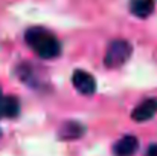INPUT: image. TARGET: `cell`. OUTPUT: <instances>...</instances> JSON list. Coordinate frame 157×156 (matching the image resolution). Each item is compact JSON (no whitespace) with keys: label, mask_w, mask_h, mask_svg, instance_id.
Segmentation results:
<instances>
[{"label":"cell","mask_w":157,"mask_h":156,"mask_svg":"<svg viewBox=\"0 0 157 156\" xmlns=\"http://www.w3.org/2000/svg\"><path fill=\"white\" fill-rule=\"evenodd\" d=\"M25 40L40 58H44V60L55 58L61 52V45L56 40V37L48 29L40 28V26L29 28L25 34Z\"/></svg>","instance_id":"cell-1"},{"label":"cell","mask_w":157,"mask_h":156,"mask_svg":"<svg viewBox=\"0 0 157 156\" xmlns=\"http://www.w3.org/2000/svg\"><path fill=\"white\" fill-rule=\"evenodd\" d=\"M133 48L128 42L125 40H113L105 52L104 63L107 67L110 69H116L121 67L122 64H125L128 61V58L131 57Z\"/></svg>","instance_id":"cell-2"},{"label":"cell","mask_w":157,"mask_h":156,"mask_svg":"<svg viewBox=\"0 0 157 156\" xmlns=\"http://www.w3.org/2000/svg\"><path fill=\"white\" fill-rule=\"evenodd\" d=\"M72 83H73V87L81 95H93L96 90V80L93 78V75L81 69L73 72Z\"/></svg>","instance_id":"cell-3"},{"label":"cell","mask_w":157,"mask_h":156,"mask_svg":"<svg viewBox=\"0 0 157 156\" xmlns=\"http://www.w3.org/2000/svg\"><path fill=\"white\" fill-rule=\"evenodd\" d=\"M156 113H157V98H147L145 101H142L133 110L131 118L134 121H137V122H144V121L151 119Z\"/></svg>","instance_id":"cell-4"},{"label":"cell","mask_w":157,"mask_h":156,"mask_svg":"<svg viewBox=\"0 0 157 156\" xmlns=\"http://www.w3.org/2000/svg\"><path fill=\"white\" fill-rule=\"evenodd\" d=\"M139 149V141L136 136L133 135H127L124 138H121L114 147H113V152L116 156H133L136 153V150Z\"/></svg>","instance_id":"cell-5"},{"label":"cell","mask_w":157,"mask_h":156,"mask_svg":"<svg viewBox=\"0 0 157 156\" xmlns=\"http://www.w3.org/2000/svg\"><path fill=\"white\" fill-rule=\"evenodd\" d=\"M58 135H59V139H66V141L76 139V138H81L84 135V127L79 122L69 121V122H64L61 126Z\"/></svg>","instance_id":"cell-6"},{"label":"cell","mask_w":157,"mask_h":156,"mask_svg":"<svg viewBox=\"0 0 157 156\" xmlns=\"http://www.w3.org/2000/svg\"><path fill=\"white\" fill-rule=\"evenodd\" d=\"M130 11L140 18L150 17L154 11V0H131Z\"/></svg>","instance_id":"cell-7"},{"label":"cell","mask_w":157,"mask_h":156,"mask_svg":"<svg viewBox=\"0 0 157 156\" xmlns=\"http://www.w3.org/2000/svg\"><path fill=\"white\" fill-rule=\"evenodd\" d=\"M20 112V103L15 97H5L3 100V116L5 118H14Z\"/></svg>","instance_id":"cell-8"},{"label":"cell","mask_w":157,"mask_h":156,"mask_svg":"<svg viewBox=\"0 0 157 156\" xmlns=\"http://www.w3.org/2000/svg\"><path fill=\"white\" fill-rule=\"evenodd\" d=\"M147 156H157V144H153L148 147L147 150Z\"/></svg>","instance_id":"cell-9"},{"label":"cell","mask_w":157,"mask_h":156,"mask_svg":"<svg viewBox=\"0 0 157 156\" xmlns=\"http://www.w3.org/2000/svg\"><path fill=\"white\" fill-rule=\"evenodd\" d=\"M3 100H5V97L0 92V118H3Z\"/></svg>","instance_id":"cell-10"}]
</instances>
